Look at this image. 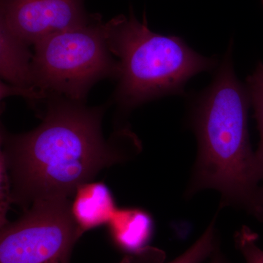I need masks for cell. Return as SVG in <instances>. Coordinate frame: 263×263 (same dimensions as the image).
Returning a JSON list of instances; mask_svg holds the SVG:
<instances>
[{
	"label": "cell",
	"instance_id": "1",
	"mask_svg": "<svg viewBox=\"0 0 263 263\" xmlns=\"http://www.w3.org/2000/svg\"><path fill=\"white\" fill-rule=\"evenodd\" d=\"M44 105L35 129L19 135L2 132L13 201L27 205L39 199L68 198L100 170L141 152V142L128 128L105 139L107 105L88 107L63 97H50Z\"/></svg>",
	"mask_w": 263,
	"mask_h": 263
},
{
	"label": "cell",
	"instance_id": "2",
	"mask_svg": "<svg viewBox=\"0 0 263 263\" xmlns=\"http://www.w3.org/2000/svg\"><path fill=\"white\" fill-rule=\"evenodd\" d=\"M233 41L211 84L194 98L190 123L197 155L186 195L214 190L221 206L245 211L263 222V183L249 141L250 101L235 75Z\"/></svg>",
	"mask_w": 263,
	"mask_h": 263
},
{
	"label": "cell",
	"instance_id": "3",
	"mask_svg": "<svg viewBox=\"0 0 263 263\" xmlns=\"http://www.w3.org/2000/svg\"><path fill=\"white\" fill-rule=\"evenodd\" d=\"M109 49L117 58L119 74L115 100L124 111L169 96L184 95L192 78L214 70L216 57L202 56L182 38L151 30L146 15L137 19L133 10L105 23Z\"/></svg>",
	"mask_w": 263,
	"mask_h": 263
},
{
	"label": "cell",
	"instance_id": "4",
	"mask_svg": "<svg viewBox=\"0 0 263 263\" xmlns=\"http://www.w3.org/2000/svg\"><path fill=\"white\" fill-rule=\"evenodd\" d=\"M33 46V86L46 99L63 97L85 103L98 81L117 79L119 62L109 49L100 15L80 27L50 34Z\"/></svg>",
	"mask_w": 263,
	"mask_h": 263
},
{
	"label": "cell",
	"instance_id": "5",
	"mask_svg": "<svg viewBox=\"0 0 263 263\" xmlns=\"http://www.w3.org/2000/svg\"><path fill=\"white\" fill-rule=\"evenodd\" d=\"M80 236L68 198L39 199L2 228L0 263H69Z\"/></svg>",
	"mask_w": 263,
	"mask_h": 263
},
{
	"label": "cell",
	"instance_id": "6",
	"mask_svg": "<svg viewBox=\"0 0 263 263\" xmlns=\"http://www.w3.org/2000/svg\"><path fill=\"white\" fill-rule=\"evenodd\" d=\"M85 0H1L0 26L29 46L50 34L80 27L95 15Z\"/></svg>",
	"mask_w": 263,
	"mask_h": 263
},
{
	"label": "cell",
	"instance_id": "7",
	"mask_svg": "<svg viewBox=\"0 0 263 263\" xmlns=\"http://www.w3.org/2000/svg\"><path fill=\"white\" fill-rule=\"evenodd\" d=\"M117 209L113 193L103 182L80 185L70 203L71 214L81 235L108 224Z\"/></svg>",
	"mask_w": 263,
	"mask_h": 263
},
{
	"label": "cell",
	"instance_id": "8",
	"mask_svg": "<svg viewBox=\"0 0 263 263\" xmlns=\"http://www.w3.org/2000/svg\"><path fill=\"white\" fill-rule=\"evenodd\" d=\"M107 226L115 245L130 254L146 248L155 230L152 215L139 208L117 209Z\"/></svg>",
	"mask_w": 263,
	"mask_h": 263
},
{
	"label": "cell",
	"instance_id": "9",
	"mask_svg": "<svg viewBox=\"0 0 263 263\" xmlns=\"http://www.w3.org/2000/svg\"><path fill=\"white\" fill-rule=\"evenodd\" d=\"M29 44L0 26V75L3 81L23 88L33 86V53Z\"/></svg>",
	"mask_w": 263,
	"mask_h": 263
},
{
	"label": "cell",
	"instance_id": "10",
	"mask_svg": "<svg viewBox=\"0 0 263 263\" xmlns=\"http://www.w3.org/2000/svg\"><path fill=\"white\" fill-rule=\"evenodd\" d=\"M246 88L250 105L254 109V117L259 132L258 148L254 152L257 173L263 183V62H259L254 72L247 77Z\"/></svg>",
	"mask_w": 263,
	"mask_h": 263
},
{
	"label": "cell",
	"instance_id": "11",
	"mask_svg": "<svg viewBox=\"0 0 263 263\" xmlns=\"http://www.w3.org/2000/svg\"><path fill=\"white\" fill-rule=\"evenodd\" d=\"M215 224L216 219H214L201 236L187 250L168 263H201L214 253L217 246Z\"/></svg>",
	"mask_w": 263,
	"mask_h": 263
},
{
	"label": "cell",
	"instance_id": "12",
	"mask_svg": "<svg viewBox=\"0 0 263 263\" xmlns=\"http://www.w3.org/2000/svg\"><path fill=\"white\" fill-rule=\"evenodd\" d=\"M236 247L247 263H263V250L257 245V235L243 226L235 235Z\"/></svg>",
	"mask_w": 263,
	"mask_h": 263
},
{
	"label": "cell",
	"instance_id": "13",
	"mask_svg": "<svg viewBox=\"0 0 263 263\" xmlns=\"http://www.w3.org/2000/svg\"><path fill=\"white\" fill-rule=\"evenodd\" d=\"M0 216H1V228L8 224L6 214L10 203L13 201V190L9 172L7 167L6 162L3 155L0 159Z\"/></svg>",
	"mask_w": 263,
	"mask_h": 263
},
{
	"label": "cell",
	"instance_id": "14",
	"mask_svg": "<svg viewBox=\"0 0 263 263\" xmlns=\"http://www.w3.org/2000/svg\"><path fill=\"white\" fill-rule=\"evenodd\" d=\"M210 263H228L227 262L226 259L223 257L220 254V252L218 251H215V254H214L213 258Z\"/></svg>",
	"mask_w": 263,
	"mask_h": 263
},
{
	"label": "cell",
	"instance_id": "15",
	"mask_svg": "<svg viewBox=\"0 0 263 263\" xmlns=\"http://www.w3.org/2000/svg\"><path fill=\"white\" fill-rule=\"evenodd\" d=\"M262 5H263V0H262Z\"/></svg>",
	"mask_w": 263,
	"mask_h": 263
}]
</instances>
